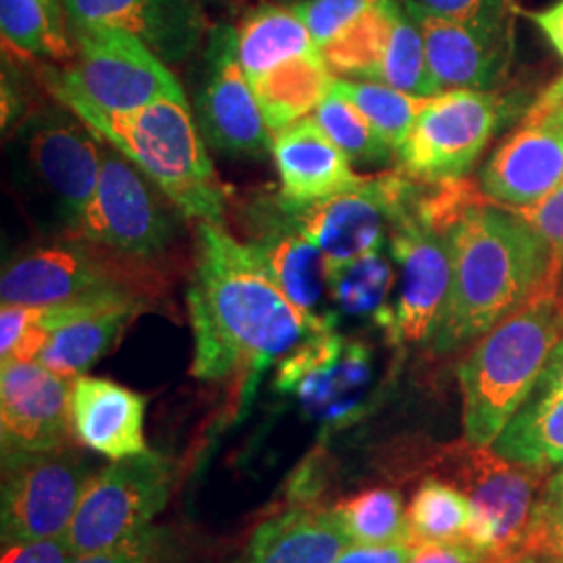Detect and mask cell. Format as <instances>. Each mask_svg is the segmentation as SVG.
Returning a JSON list of instances; mask_svg holds the SVG:
<instances>
[{
    "mask_svg": "<svg viewBox=\"0 0 563 563\" xmlns=\"http://www.w3.org/2000/svg\"><path fill=\"white\" fill-rule=\"evenodd\" d=\"M186 299L195 336L192 374L211 383L262 372L336 325L302 313L255 251L236 241L223 223H197Z\"/></svg>",
    "mask_w": 563,
    "mask_h": 563,
    "instance_id": "6da1fadb",
    "label": "cell"
},
{
    "mask_svg": "<svg viewBox=\"0 0 563 563\" xmlns=\"http://www.w3.org/2000/svg\"><path fill=\"white\" fill-rule=\"evenodd\" d=\"M276 384L295 393L307 413L323 423L360 416L372 384V353L334 330L311 336L278 365Z\"/></svg>",
    "mask_w": 563,
    "mask_h": 563,
    "instance_id": "9a60e30c",
    "label": "cell"
},
{
    "mask_svg": "<svg viewBox=\"0 0 563 563\" xmlns=\"http://www.w3.org/2000/svg\"><path fill=\"white\" fill-rule=\"evenodd\" d=\"M351 544L334 507L295 505L267 518L236 563H334Z\"/></svg>",
    "mask_w": 563,
    "mask_h": 563,
    "instance_id": "d4e9b609",
    "label": "cell"
},
{
    "mask_svg": "<svg viewBox=\"0 0 563 563\" xmlns=\"http://www.w3.org/2000/svg\"><path fill=\"white\" fill-rule=\"evenodd\" d=\"M76 59L44 69L51 95L74 97L109 113H130L162 99L186 97L178 78L146 44L109 27H71Z\"/></svg>",
    "mask_w": 563,
    "mask_h": 563,
    "instance_id": "5b68a950",
    "label": "cell"
},
{
    "mask_svg": "<svg viewBox=\"0 0 563 563\" xmlns=\"http://www.w3.org/2000/svg\"><path fill=\"white\" fill-rule=\"evenodd\" d=\"M74 551L65 537L23 541V543H2L0 563H71Z\"/></svg>",
    "mask_w": 563,
    "mask_h": 563,
    "instance_id": "60d3db41",
    "label": "cell"
},
{
    "mask_svg": "<svg viewBox=\"0 0 563 563\" xmlns=\"http://www.w3.org/2000/svg\"><path fill=\"white\" fill-rule=\"evenodd\" d=\"M472 520V505L457 486L428 476L416 490L409 509V543L463 541Z\"/></svg>",
    "mask_w": 563,
    "mask_h": 563,
    "instance_id": "d6a6232c",
    "label": "cell"
},
{
    "mask_svg": "<svg viewBox=\"0 0 563 563\" xmlns=\"http://www.w3.org/2000/svg\"><path fill=\"white\" fill-rule=\"evenodd\" d=\"M102 251L69 236L23 253L2 269V305L48 307L104 290L136 288L132 276Z\"/></svg>",
    "mask_w": 563,
    "mask_h": 563,
    "instance_id": "2e32d148",
    "label": "cell"
},
{
    "mask_svg": "<svg viewBox=\"0 0 563 563\" xmlns=\"http://www.w3.org/2000/svg\"><path fill=\"white\" fill-rule=\"evenodd\" d=\"M92 476L95 470L76 443L2 455V543L65 537Z\"/></svg>",
    "mask_w": 563,
    "mask_h": 563,
    "instance_id": "ba28073f",
    "label": "cell"
},
{
    "mask_svg": "<svg viewBox=\"0 0 563 563\" xmlns=\"http://www.w3.org/2000/svg\"><path fill=\"white\" fill-rule=\"evenodd\" d=\"M418 190L420 181L399 169L365 178L362 186L323 201H280L290 223L339 267L386 249L393 225L413 207Z\"/></svg>",
    "mask_w": 563,
    "mask_h": 563,
    "instance_id": "9c48e42d",
    "label": "cell"
},
{
    "mask_svg": "<svg viewBox=\"0 0 563 563\" xmlns=\"http://www.w3.org/2000/svg\"><path fill=\"white\" fill-rule=\"evenodd\" d=\"M509 102L495 90H449L432 97L399 148L402 174L437 184L467 178Z\"/></svg>",
    "mask_w": 563,
    "mask_h": 563,
    "instance_id": "30bf717a",
    "label": "cell"
},
{
    "mask_svg": "<svg viewBox=\"0 0 563 563\" xmlns=\"http://www.w3.org/2000/svg\"><path fill=\"white\" fill-rule=\"evenodd\" d=\"M516 211L553 246L563 267V184L543 201Z\"/></svg>",
    "mask_w": 563,
    "mask_h": 563,
    "instance_id": "ab89813d",
    "label": "cell"
},
{
    "mask_svg": "<svg viewBox=\"0 0 563 563\" xmlns=\"http://www.w3.org/2000/svg\"><path fill=\"white\" fill-rule=\"evenodd\" d=\"M386 249L399 267L386 336L397 346L430 344L453 276L449 232L423 218L416 197L413 207L393 225Z\"/></svg>",
    "mask_w": 563,
    "mask_h": 563,
    "instance_id": "5bb4252c",
    "label": "cell"
},
{
    "mask_svg": "<svg viewBox=\"0 0 563 563\" xmlns=\"http://www.w3.org/2000/svg\"><path fill=\"white\" fill-rule=\"evenodd\" d=\"M378 2L383 0H299L295 9L322 48Z\"/></svg>",
    "mask_w": 563,
    "mask_h": 563,
    "instance_id": "8d00e7d4",
    "label": "cell"
},
{
    "mask_svg": "<svg viewBox=\"0 0 563 563\" xmlns=\"http://www.w3.org/2000/svg\"><path fill=\"white\" fill-rule=\"evenodd\" d=\"M530 20L534 21V25L543 32L544 38L563 59V0H558L555 4L537 13H530Z\"/></svg>",
    "mask_w": 563,
    "mask_h": 563,
    "instance_id": "f6af8a7d",
    "label": "cell"
},
{
    "mask_svg": "<svg viewBox=\"0 0 563 563\" xmlns=\"http://www.w3.org/2000/svg\"><path fill=\"white\" fill-rule=\"evenodd\" d=\"M562 184L563 130L530 123H522L478 174L484 199L511 209L543 201Z\"/></svg>",
    "mask_w": 563,
    "mask_h": 563,
    "instance_id": "7402d4cb",
    "label": "cell"
},
{
    "mask_svg": "<svg viewBox=\"0 0 563 563\" xmlns=\"http://www.w3.org/2000/svg\"><path fill=\"white\" fill-rule=\"evenodd\" d=\"M282 292L309 318L336 323L323 309L330 301L332 265L322 249L309 241L286 218L278 197L260 199L249 207V242Z\"/></svg>",
    "mask_w": 563,
    "mask_h": 563,
    "instance_id": "ac0fdd59",
    "label": "cell"
},
{
    "mask_svg": "<svg viewBox=\"0 0 563 563\" xmlns=\"http://www.w3.org/2000/svg\"><path fill=\"white\" fill-rule=\"evenodd\" d=\"M411 544H351L344 549L334 563H407Z\"/></svg>",
    "mask_w": 563,
    "mask_h": 563,
    "instance_id": "7bdbcfd3",
    "label": "cell"
},
{
    "mask_svg": "<svg viewBox=\"0 0 563 563\" xmlns=\"http://www.w3.org/2000/svg\"><path fill=\"white\" fill-rule=\"evenodd\" d=\"M336 76L330 71L322 51L286 60L253 81L251 88L262 104L263 118L276 136L295 121L309 118L330 95Z\"/></svg>",
    "mask_w": 563,
    "mask_h": 563,
    "instance_id": "f1b7e54d",
    "label": "cell"
},
{
    "mask_svg": "<svg viewBox=\"0 0 563 563\" xmlns=\"http://www.w3.org/2000/svg\"><path fill=\"white\" fill-rule=\"evenodd\" d=\"M422 34L426 60L439 92L495 90L511 59V30L495 32L432 13L402 0Z\"/></svg>",
    "mask_w": 563,
    "mask_h": 563,
    "instance_id": "ffe728a7",
    "label": "cell"
},
{
    "mask_svg": "<svg viewBox=\"0 0 563 563\" xmlns=\"http://www.w3.org/2000/svg\"><path fill=\"white\" fill-rule=\"evenodd\" d=\"M441 470L472 505L463 541L486 558L518 551L543 493L544 470L467 441L444 451Z\"/></svg>",
    "mask_w": 563,
    "mask_h": 563,
    "instance_id": "8992f818",
    "label": "cell"
},
{
    "mask_svg": "<svg viewBox=\"0 0 563 563\" xmlns=\"http://www.w3.org/2000/svg\"><path fill=\"white\" fill-rule=\"evenodd\" d=\"M57 101L134 163L184 218L223 223L222 181L186 97L162 99L130 113H109L74 97Z\"/></svg>",
    "mask_w": 563,
    "mask_h": 563,
    "instance_id": "3957f363",
    "label": "cell"
},
{
    "mask_svg": "<svg viewBox=\"0 0 563 563\" xmlns=\"http://www.w3.org/2000/svg\"><path fill=\"white\" fill-rule=\"evenodd\" d=\"M423 9L484 30H509L511 0H411Z\"/></svg>",
    "mask_w": 563,
    "mask_h": 563,
    "instance_id": "74e56055",
    "label": "cell"
},
{
    "mask_svg": "<svg viewBox=\"0 0 563 563\" xmlns=\"http://www.w3.org/2000/svg\"><path fill=\"white\" fill-rule=\"evenodd\" d=\"M146 309L141 290H128L57 328L42 346L36 362L65 380H78L102 360L125 328Z\"/></svg>",
    "mask_w": 563,
    "mask_h": 563,
    "instance_id": "4316f807",
    "label": "cell"
},
{
    "mask_svg": "<svg viewBox=\"0 0 563 563\" xmlns=\"http://www.w3.org/2000/svg\"><path fill=\"white\" fill-rule=\"evenodd\" d=\"M63 0H0L2 41L25 57L76 59Z\"/></svg>",
    "mask_w": 563,
    "mask_h": 563,
    "instance_id": "4dcf8cb0",
    "label": "cell"
},
{
    "mask_svg": "<svg viewBox=\"0 0 563 563\" xmlns=\"http://www.w3.org/2000/svg\"><path fill=\"white\" fill-rule=\"evenodd\" d=\"M282 2H292V0H282Z\"/></svg>",
    "mask_w": 563,
    "mask_h": 563,
    "instance_id": "681fc988",
    "label": "cell"
},
{
    "mask_svg": "<svg viewBox=\"0 0 563 563\" xmlns=\"http://www.w3.org/2000/svg\"><path fill=\"white\" fill-rule=\"evenodd\" d=\"M272 155L280 176L282 201L290 205L323 201L365 181L316 118H302L278 132Z\"/></svg>",
    "mask_w": 563,
    "mask_h": 563,
    "instance_id": "cb8c5ba5",
    "label": "cell"
},
{
    "mask_svg": "<svg viewBox=\"0 0 563 563\" xmlns=\"http://www.w3.org/2000/svg\"><path fill=\"white\" fill-rule=\"evenodd\" d=\"M176 484V463L157 451L109 463L86 486L65 532L74 555L123 543L153 526Z\"/></svg>",
    "mask_w": 563,
    "mask_h": 563,
    "instance_id": "52a82bcc",
    "label": "cell"
},
{
    "mask_svg": "<svg viewBox=\"0 0 563 563\" xmlns=\"http://www.w3.org/2000/svg\"><path fill=\"white\" fill-rule=\"evenodd\" d=\"M486 555L465 541H423L413 544L407 563H484Z\"/></svg>",
    "mask_w": 563,
    "mask_h": 563,
    "instance_id": "b9f144b4",
    "label": "cell"
},
{
    "mask_svg": "<svg viewBox=\"0 0 563 563\" xmlns=\"http://www.w3.org/2000/svg\"><path fill=\"white\" fill-rule=\"evenodd\" d=\"M332 88L362 111L395 153H399L413 123L432 101V97H416L376 81L336 78Z\"/></svg>",
    "mask_w": 563,
    "mask_h": 563,
    "instance_id": "1f68e13d",
    "label": "cell"
},
{
    "mask_svg": "<svg viewBox=\"0 0 563 563\" xmlns=\"http://www.w3.org/2000/svg\"><path fill=\"white\" fill-rule=\"evenodd\" d=\"M330 71L342 80L376 81L416 97H437L423 41L402 0H383L323 44Z\"/></svg>",
    "mask_w": 563,
    "mask_h": 563,
    "instance_id": "7c38bea8",
    "label": "cell"
},
{
    "mask_svg": "<svg viewBox=\"0 0 563 563\" xmlns=\"http://www.w3.org/2000/svg\"><path fill=\"white\" fill-rule=\"evenodd\" d=\"M20 144L30 176L76 236L99 184L101 139L63 107L34 113L20 128Z\"/></svg>",
    "mask_w": 563,
    "mask_h": 563,
    "instance_id": "4fadbf2b",
    "label": "cell"
},
{
    "mask_svg": "<svg viewBox=\"0 0 563 563\" xmlns=\"http://www.w3.org/2000/svg\"><path fill=\"white\" fill-rule=\"evenodd\" d=\"M562 563H563V560H562Z\"/></svg>",
    "mask_w": 563,
    "mask_h": 563,
    "instance_id": "f907efd6",
    "label": "cell"
},
{
    "mask_svg": "<svg viewBox=\"0 0 563 563\" xmlns=\"http://www.w3.org/2000/svg\"><path fill=\"white\" fill-rule=\"evenodd\" d=\"M334 509L351 543H409V523L401 493L393 488L363 490L360 495L334 505Z\"/></svg>",
    "mask_w": 563,
    "mask_h": 563,
    "instance_id": "836d02e7",
    "label": "cell"
},
{
    "mask_svg": "<svg viewBox=\"0 0 563 563\" xmlns=\"http://www.w3.org/2000/svg\"><path fill=\"white\" fill-rule=\"evenodd\" d=\"M484 563H562V558L532 553V551H511V553H505V555L486 558Z\"/></svg>",
    "mask_w": 563,
    "mask_h": 563,
    "instance_id": "bcb514c9",
    "label": "cell"
},
{
    "mask_svg": "<svg viewBox=\"0 0 563 563\" xmlns=\"http://www.w3.org/2000/svg\"><path fill=\"white\" fill-rule=\"evenodd\" d=\"M195 111L202 139L220 153L262 157L272 148L274 134L236 55L234 27H223L213 38Z\"/></svg>",
    "mask_w": 563,
    "mask_h": 563,
    "instance_id": "e0dca14e",
    "label": "cell"
},
{
    "mask_svg": "<svg viewBox=\"0 0 563 563\" xmlns=\"http://www.w3.org/2000/svg\"><path fill=\"white\" fill-rule=\"evenodd\" d=\"M157 186L102 142L101 174L74 239L130 260H153L174 241V216Z\"/></svg>",
    "mask_w": 563,
    "mask_h": 563,
    "instance_id": "8fae6325",
    "label": "cell"
},
{
    "mask_svg": "<svg viewBox=\"0 0 563 563\" xmlns=\"http://www.w3.org/2000/svg\"><path fill=\"white\" fill-rule=\"evenodd\" d=\"M71 380L38 362L2 363L0 443L7 453H38L76 443L69 423Z\"/></svg>",
    "mask_w": 563,
    "mask_h": 563,
    "instance_id": "d6986e66",
    "label": "cell"
},
{
    "mask_svg": "<svg viewBox=\"0 0 563 563\" xmlns=\"http://www.w3.org/2000/svg\"><path fill=\"white\" fill-rule=\"evenodd\" d=\"M493 449L511 462L539 470L563 465V341L544 365L528 399Z\"/></svg>",
    "mask_w": 563,
    "mask_h": 563,
    "instance_id": "484cf974",
    "label": "cell"
},
{
    "mask_svg": "<svg viewBox=\"0 0 563 563\" xmlns=\"http://www.w3.org/2000/svg\"><path fill=\"white\" fill-rule=\"evenodd\" d=\"M562 341V288L534 297L476 341L460 365L467 443L495 444Z\"/></svg>",
    "mask_w": 563,
    "mask_h": 563,
    "instance_id": "277c9868",
    "label": "cell"
},
{
    "mask_svg": "<svg viewBox=\"0 0 563 563\" xmlns=\"http://www.w3.org/2000/svg\"><path fill=\"white\" fill-rule=\"evenodd\" d=\"M71 27L121 30L165 63L184 60L201 41L195 0H63Z\"/></svg>",
    "mask_w": 563,
    "mask_h": 563,
    "instance_id": "44dd1931",
    "label": "cell"
},
{
    "mask_svg": "<svg viewBox=\"0 0 563 563\" xmlns=\"http://www.w3.org/2000/svg\"><path fill=\"white\" fill-rule=\"evenodd\" d=\"M234 30L236 55L249 84L286 60L322 51L295 7L263 4L251 11Z\"/></svg>",
    "mask_w": 563,
    "mask_h": 563,
    "instance_id": "83f0119b",
    "label": "cell"
},
{
    "mask_svg": "<svg viewBox=\"0 0 563 563\" xmlns=\"http://www.w3.org/2000/svg\"><path fill=\"white\" fill-rule=\"evenodd\" d=\"M518 551L544 553L563 560V505L537 504Z\"/></svg>",
    "mask_w": 563,
    "mask_h": 563,
    "instance_id": "f35d334b",
    "label": "cell"
},
{
    "mask_svg": "<svg viewBox=\"0 0 563 563\" xmlns=\"http://www.w3.org/2000/svg\"><path fill=\"white\" fill-rule=\"evenodd\" d=\"M539 504L563 505V465L544 483Z\"/></svg>",
    "mask_w": 563,
    "mask_h": 563,
    "instance_id": "7dc6e473",
    "label": "cell"
},
{
    "mask_svg": "<svg viewBox=\"0 0 563 563\" xmlns=\"http://www.w3.org/2000/svg\"><path fill=\"white\" fill-rule=\"evenodd\" d=\"M174 541L165 528L148 526L123 543L76 555L71 563H172Z\"/></svg>",
    "mask_w": 563,
    "mask_h": 563,
    "instance_id": "d590c367",
    "label": "cell"
},
{
    "mask_svg": "<svg viewBox=\"0 0 563 563\" xmlns=\"http://www.w3.org/2000/svg\"><path fill=\"white\" fill-rule=\"evenodd\" d=\"M144 416V397L128 386L92 376H81L71 383V437L80 446L107 460L120 462L148 451Z\"/></svg>",
    "mask_w": 563,
    "mask_h": 563,
    "instance_id": "603a6c76",
    "label": "cell"
},
{
    "mask_svg": "<svg viewBox=\"0 0 563 563\" xmlns=\"http://www.w3.org/2000/svg\"><path fill=\"white\" fill-rule=\"evenodd\" d=\"M390 253L376 251L355 262L332 267L330 302L342 316L374 318L380 328H388L393 311V292H397L399 274Z\"/></svg>",
    "mask_w": 563,
    "mask_h": 563,
    "instance_id": "f546056e",
    "label": "cell"
},
{
    "mask_svg": "<svg viewBox=\"0 0 563 563\" xmlns=\"http://www.w3.org/2000/svg\"><path fill=\"white\" fill-rule=\"evenodd\" d=\"M446 232L453 276L430 342L437 355L457 353L534 297L562 288L558 253L511 207L472 202Z\"/></svg>",
    "mask_w": 563,
    "mask_h": 563,
    "instance_id": "7a4b0ae2",
    "label": "cell"
},
{
    "mask_svg": "<svg viewBox=\"0 0 563 563\" xmlns=\"http://www.w3.org/2000/svg\"><path fill=\"white\" fill-rule=\"evenodd\" d=\"M523 123L563 130V76L553 81L526 111Z\"/></svg>",
    "mask_w": 563,
    "mask_h": 563,
    "instance_id": "ee69618b",
    "label": "cell"
},
{
    "mask_svg": "<svg viewBox=\"0 0 563 563\" xmlns=\"http://www.w3.org/2000/svg\"><path fill=\"white\" fill-rule=\"evenodd\" d=\"M313 118L351 163L383 165L395 155L362 111L334 88L316 109Z\"/></svg>",
    "mask_w": 563,
    "mask_h": 563,
    "instance_id": "e575fe53",
    "label": "cell"
},
{
    "mask_svg": "<svg viewBox=\"0 0 563 563\" xmlns=\"http://www.w3.org/2000/svg\"><path fill=\"white\" fill-rule=\"evenodd\" d=\"M562 292H563V267H562Z\"/></svg>",
    "mask_w": 563,
    "mask_h": 563,
    "instance_id": "c3c4849f",
    "label": "cell"
}]
</instances>
